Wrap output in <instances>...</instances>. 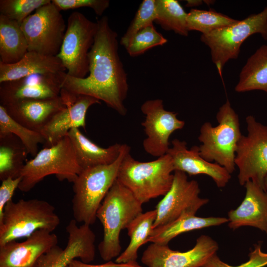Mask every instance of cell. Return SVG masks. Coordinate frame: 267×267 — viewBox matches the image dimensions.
Segmentation results:
<instances>
[{
    "mask_svg": "<svg viewBox=\"0 0 267 267\" xmlns=\"http://www.w3.org/2000/svg\"><path fill=\"white\" fill-rule=\"evenodd\" d=\"M97 23L94 43L88 55L89 76L77 78L65 72L62 89L75 94L94 97L125 116L127 109L124 101L129 85L119 55L118 34L111 28L107 16L102 17Z\"/></svg>",
    "mask_w": 267,
    "mask_h": 267,
    "instance_id": "cell-1",
    "label": "cell"
},
{
    "mask_svg": "<svg viewBox=\"0 0 267 267\" xmlns=\"http://www.w3.org/2000/svg\"><path fill=\"white\" fill-rule=\"evenodd\" d=\"M142 204L117 179L96 213L103 228V237L98 246L100 257L106 262L118 257L121 251L120 234L142 213Z\"/></svg>",
    "mask_w": 267,
    "mask_h": 267,
    "instance_id": "cell-2",
    "label": "cell"
},
{
    "mask_svg": "<svg viewBox=\"0 0 267 267\" xmlns=\"http://www.w3.org/2000/svg\"><path fill=\"white\" fill-rule=\"evenodd\" d=\"M130 147L123 144L120 154L113 163L89 168L73 182L72 209L74 220L89 225L96 221V213L107 192L117 178L121 162Z\"/></svg>",
    "mask_w": 267,
    "mask_h": 267,
    "instance_id": "cell-3",
    "label": "cell"
},
{
    "mask_svg": "<svg viewBox=\"0 0 267 267\" xmlns=\"http://www.w3.org/2000/svg\"><path fill=\"white\" fill-rule=\"evenodd\" d=\"M174 172L168 154L153 161L140 162L129 151L121 162L117 179L143 204L167 193L173 184Z\"/></svg>",
    "mask_w": 267,
    "mask_h": 267,
    "instance_id": "cell-4",
    "label": "cell"
},
{
    "mask_svg": "<svg viewBox=\"0 0 267 267\" xmlns=\"http://www.w3.org/2000/svg\"><path fill=\"white\" fill-rule=\"evenodd\" d=\"M216 119L217 126L206 122L201 127L199 153L206 160L214 161L231 174L235 170L236 151L242 136L239 117L227 100L219 108Z\"/></svg>",
    "mask_w": 267,
    "mask_h": 267,
    "instance_id": "cell-5",
    "label": "cell"
},
{
    "mask_svg": "<svg viewBox=\"0 0 267 267\" xmlns=\"http://www.w3.org/2000/svg\"><path fill=\"white\" fill-rule=\"evenodd\" d=\"M60 222L55 207L46 201L11 200L6 204L0 219V245L27 238L38 230L53 232Z\"/></svg>",
    "mask_w": 267,
    "mask_h": 267,
    "instance_id": "cell-6",
    "label": "cell"
},
{
    "mask_svg": "<svg viewBox=\"0 0 267 267\" xmlns=\"http://www.w3.org/2000/svg\"><path fill=\"white\" fill-rule=\"evenodd\" d=\"M82 171L71 141L66 135L55 145L44 147L27 161L21 172L18 189L27 192L51 175L60 181L73 183Z\"/></svg>",
    "mask_w": 267,
    "mask_h": 267,
    "instance_id": "cell-7",
    "label": "cell"
},
{
    "mask_svg": "<svg viewBox=\"0 0 267 267\" xmlns=\"http://www.w3.org/2000/svg\"><path fill=\"white\" fill-rule=\"evenodd\" d=\"M255 34L267 40V6L261 12L251 14L232 25L202 34L200 39L210 48L212 61L222 77L225 63L237 58L242 43Z\"/></svg>",
    "mask_w": 267,
    "mask_h": 267,
    "instance_id": "cell-8",
    "label": "cell"
},
{
    "mask_svg": "<svg viewBox=\"0 0 267 267\" xmlns=\"http://www.w3.org/2000/svg\"><path fill=\"white\" fill-rule=\"evenodd\" d=\"M97 23L83 13L74 11L69 16L60 51L56 56L67 71L68 75L87 77L89 72V53L97 30Z\"/></svg>",
    "mask_w": 267,
    "mask_h": 267,
    "instance_id": "cell-9",
    "label": "cell"
},
{
    "mask_svg": "<svg viewBox=\"0 0 267 267\" xmlns=\"http://www.w3.org/2000/svg\"><path fill=\"white\" fill-rule=\"evenodd\" d=\"M247 134L242 135L237 145L235 163L239 170V184L251 180L264 190L267 174V126L253 116L246 118Z\"/></svg>",
    "mask_w": 267,
    "mask_h": 267,
    "instance_id": "cell-10",
    "label": "cell"
},
{
    "mask_svg": "<svg viewBox=\"0 0 267 267\" xmlns=\"http://www.w3.org/2000/svg\"><path fill=\"white\" fill-rule=\"evenodd\" d=\"M28 51L49 56L60 51L66 30L63 17L51 1L44 5L21 24Z\"/></svg>",
    "mask_w": 267,
    "mask_h": 267,
    "instance_id": "cell-11",
    "label": "cell"
},
{
    "mask_svg": "<svg viewBox=\"0 0 267 267\" xmlns=\"http://www.w3.org/2000/svg\"><path fill=\"white\" fill-rule=\"evenodd\" d=\"M200 189L195 180H189L186 174L175 171L172 185L157 205V216L152 229L171 222L185 215H195L209 200L199 196Z\"/></svg>",
    "mask_w": 267,
    "mask_h": 267,
    "instance_id": "cell-12",
    "label": "cell"
},
{
    "mask_svg": "<svg viewBox=\"0 0 267 267\" xmlns=\"http://www.w3.org/2000/svg\"><path fill=\"white\" fill-rule=\"evenodd\" d=\"M141 111L145 115L141 123L146 135L142 144L144 150L158 158L167 154L171 135L182 129L185 122L177 118V113L165 110L160 99L145 101L141 106Z\"/></svg>",
    "mask_w": 267,
    "mask_h": 267,
    "instance_id": "cell-13",
    "label": "cell"
},
{
    "mask_svg": "<svg viewBox=\"0 0 267 267\" xmlns=\"http://www.w3.org/2000/svg\"><path fill=\"white\" fill-rule=\"evenodd\" d=\"M218 249L215 240L202 235L195 246L185 252L173 250L168 245L152 243L144 251L141 261L147 267H203Z\"/></svg>",
    "mask_w": 267,
    "mask_h": 267,
    "instance_id": "cell-14",
    "label": "cell"
},
{
    "mask_svg": "<svg viewBox=\"0 0 267 267\" xmlns=\"http://www.w3.org/2000/svg\"><path fill=\"white\" fill-rule=\"evenodd\" d=\"M71 220L66 227L68 240L66 247L58 245L52 247L39 259L37 267H67L74 260L83 262L93 261L95 255V235L90 225Z\"/></svg>",
    "mask_w": 267,
    "mask_h": 267,
    "instance_id": "cell-15",
    "label": "cell"
},
{
    "mask_svg": "<svg viewBox=\"0 0 267 267\" xmlns=\"http://www.w3.org/2000/svg\"><path fill=\"white\" fill-rule=\"evenodd\" d=\"M60 96L66 107L57 113L41 131L45 140L44 147L55 145L72 129L82 128L86 130L88 110L94 104H100V101L94 97L75 94L63 88Z\"/></svg>",
    "mask_w": 267,
    "mask_h": 267,
    "instance_id": "cell-16",
    "label": "cell"
},
{
    "mask_svg": "<svg viewBox=\"0 0 267 267\" xmlns=\"http://www.w3.org/2000/svg\"><path fill=\"white\" fill-rule=\"evenodd\" d=\"M65 73L33 74L0 83V105L4 106L24 99L58 97Z\"/></svg>",
    "mask_w": 267,
    "mask_h": 267,
    "instance_id": "cell-17",
    "label": "cell"
},
{
    "mask_svg": "<svg viewBox=\"0 0 267 267\" xmlns=\"http://www.w3.org/2000/svg\"><path fill=\"white\" fill-rule=\"evenodd\" d=\"M58 238L53 232L37 230L22 242L12 240L0 245V267H37L40 258Z\"/></svg>",
    "mask_w": 267,
    "mask_h": 267,
    "instance_id": "cell-18",
    "label": "cell"
},
{
    "mask_svg": "<svg viewBox=\"0 0 267 267\" xmlns=\"http://www.w3.org/2000/svg\"><path fill=\"white\" fill-rule=\"evenodd\" d=\"M167 154L172 158L175 171L190 176L206 175L210 177L217 186L222 188L231 178L230 174L216 163L209 162L200 155L199 146H193L188 149L185 141L176 138L171 141Z\"/></svg>",
    "mask_w": 267,
    "mask_h": 267,
    "instance_id": "cell-19",
    "label": "cell"
},
{
    "mask_svg": "<svg viewBox=\"0 0 267 267\" xmlns=\"http://www.w3.org/2000/svg\"><path fill=\"white\" fill-rule=\"evenodd\" d=\"M244 186L246 194L242 203L228 213V227L234 230L250 226L267 234V191L251 180Z\"/></svg>",
    "mask_w": 267,
    "mask_h": 267,
    "instance_id": "cell-20",
    "label": "cell"
},
{
    "mask_svg": "<svg viewBox=\"0 0 267 267\" xmlns=\"http://www.w3.org/2000/svg\"><path fill=\"white\" fill-rule=\"evenodd\" d=\"M3 107L16 121L41 133L51 119L66 105L60 96L51 99H24Z\"/></svg>",
    "mask_w": 267,
    "mask_h": 267,
    "instance_id": "cell-21",
    "label": "cell"
},
{
    "mask_svg": "<svg viewBox=\"0 0 267 267\" xmlns=\"http://www.w3.org/2000/svg\"><path fill=\"white\" fill-rule=\"evenodd\" d=\"M66 71L57 56L28 51L23 58L16 63L5 64L0 62V83L33 74H58Z\"/></svg>",
    "mask_w": 267,
    "mask_h": 267,
    "instance_id": "cell-22",
    "label": "cell"
},
{
    "mask_svg": "<svg viewBox=\"0 0 267 267\" xmlns=\"http://www.w3.org/2000/svg\"><path fill=\"white\" fill-rule=\"evenodd\" d=\"M73 146L79 164L83 170L110 164L119 156L123 144L115 143L107 148L96 144L84 135L79 128L67 134Z\"/></svg>",
    "mask_w": 267,
    "mask_h": 267,
    "instance_id": "cell-23",
    "label": "cell"
},
{
    "mask_svg": "<svg viewBox=\"0 0 267 267\" xmlns=\"http://www.w3.org/2000/svg\"><path fill=\"white\" fill-rule=\"evenodd\" d=\"M228 222L224 217H200L185 215L166 224L152 229L148 242L168 245L173 238L182 233L203 228L218 226Z\"/></svg>",
    "mask_w": 267,
    "mask_h": 267,
    "instance_id": "cell-24",
    "label": "cell"
},
{
    "mask_svg": "<svg viewBox=\"0 0 267 267\" xmlns=\"http://www.w3.org/2000/svg\"><path fill=\"white\" fill-rule=\"evenodd\" d=\"M28 51L27 41L21 25L0 14V62L16 63Z\"/></svg>",
    "mask_w": 267,
    "mask_h": 267,
    "instance_id": "cell-25",
    "label": "cell"
},
{
    "mask_svg": "<svg viewBox=\"0 0 267 267\" xmlns=\"http://www.w3.org/2000/svg\"><path fill=\"white\" fill-rule=\"evenodd\" d=\"M28 154L24 144L15 135H0V180L20 177Z\"/></svg>",
    "mask_w": 267,
    "mask_h": 267,
    "instance_id": "cell-26",
    "label": "cell"
},
{
    "mask_svg": "<svg viewBox=\"0 0 267 267\" xmlns=\"http://www.w3.org/2000/svg\"><path fill=\"white\" fill-rule=\"evenodd\" d=\"M253 90L267 93V45L261 46L248 59L235 87L238 92Z\"/></svg>",
    "mask_w": 267,
    "mask_h": 267,
    "instance_id": "cell-27",
    "label": "cell"
},
{
    "mask_svg": "<svg viewBox=\"0 0 267 267\" xmlns=\"http://www.w3.org/2000/svg\"><path fill=\"white\" fill-rule=\"evenodd\" d=\"M157 216L155 209L142 213L127 228L130 242L126 249L116 258L115 262L126 263L136 262L138 250L148 242Z\"/></svg>",
    "mask_w": 267,
    "mask_h": 267,
    "instance_id": "cell-28",
    "label": "cell"
},
{
    "mask_svg": "<svg viewBox=\"0 0 267 267\" xmlns=\"http://www.w3.org/2000/svg\"><path fill=\"white\" fill-rule=\"evenodd\" d=\"M157 13L155 22L165 30L173 31L175 33L187 36L186 13L178 0H155Z\"/></svg>",
    "mask_w": 267,
    "mask_h": 267,
    "instance_id": "cell-29",
    "label": "cell"
},
{
    "mask_svg": "<svg viewBox=\"0 0 267 267\" xmlns=\"http://www.w3.org/2000/svg\"><path fill=\"white\" fill-rule=\"evenodd\" d=\"M12 134L17 136L27 149L28 154L34 157L39 152L40 144L45 142L42 134L30 130L13 119L5 108L0 105V135Z\"/></svg>",
    "mask_w": 267,
    "mask_h": 267,
    "instance_id": "cell-30",
    "label": "cell"
},
{
    "mask_svg": "<svg viewBox=\"0 0 267 267\" xmlns=\"http://www.w3.org/2000/svg\"><path fill=\"white\" fill-rule=\"evenodd\" d=\"M238 20L214 10L192 9L187 13V24L189 31H197L202 34L230 26Z\"/></svg>",
    "mask_w": 267,
    "mask_h": 267,
    "instance_id": "cell-31",
    "label": "cell"
},
{
    "mask_svg": "<svg viewBox=\"0 0 267 267\" xmlns=\"http://www.w3.org/2000/svg\"><path fill=\"white\" fill-rule=\"evenodd\" d=\"M167 41L156 30L153 24L137 32L133 37L126 49L131 56L135 57L143 54L152 47L163 45Z\"/></svg>",
    "mask_w": 267,
    "mask_h": 267,
    "instance_id": "cell-32",
    "label": "cell"
},
{
    "mask_svg": "<svg viewBox=\"0 0 267 267\" xmlns=\"http://www.w3.org/2000/svg\"><path fill=\"white\" fill-rule=\"evenodd\" d=\"M51 1L50 0H0V14L21 25L33 11Z\"/></svg>",
    "mask_w": 267,
    "mask_h": 267,
    "instance_id": "cell-33",
    "label": "cell"
},
{
    "mask_svg": "<svg viewBox=\"0 0 267 267\" xmlns=\"http://www.w3.org/2000/svg\"><path fill=\"white\" fill-rule=\"evenodd\" d=\"M156 17L155 0H143L126 33L121 38L120 44L126 48L133 37L141 29L153 25Z\"/></svg>",
    "mask_w": 267,
    "mask_h": 267,
    "instance_id": "cell-34",
    "label": "cell"
},
{
    "mask_svg": "<svg viewBox=\"0 0 267 267\" xmlns=\"http://www.w3.org/2000/svg\"><path fill=\"white\" fill-rule=\"evenodd\" d=\"M262 244L258 243L249 254L246 262L237 266H230L222 261L217 254L211 258L203 267H263L267 266V253L262 250Z\"/></svg>",
    "mask_w": 267,
    "mask_h": 267,
    "instance_id": "cell-35",
    "label": "cell"
},
{
    "mask_svg": "<svg viewBox=\"0 0 267 267\" xmlns=\"http://www.w3.org/2000/svg\"><path fill=\"white\" fill-rule=\"evenodd\" d=\"M51 2L60 11L89 7L98 16H101L110 4L108 0H52Z\"/></svg>",
    "mask_w": 267,
    "mask_h": 267,
    "instance_id": "cell-36",
    "label": "cell"
},
{
    "mask_svg": "<svg viewBox=\"0 0 267 267\" xmlns=\"http://www.w3.org/2000/svg\"><path fill=\"white\" fill-rule=\"evenodd\" d=\"M21 177L8 178L2 181L0 186V219L2 217L6 204L12 200L13 195L18 187Z\"/></svg>",
    "mask_w": 267,
    "mask_h": 267,
    "instance_id": "cell-37",
    "label": "cell"
},
{
    "mask_svg": "<svg viewBox=\"0 0 267 267\" xmlns=\"http://www.w3.org/2000/svg\"><path fill=\"white\" fill-rule=\"evenodd\" d=\"M67 267H143L137 262L126 263H118L111 261L99 265H92L86 263L81 260L75 259Z\"/></svg>",
    "mask_w": 267,
    "mask_h": 267,
    "instance_id": "cell-38",
    "label": "cell"
},
{
    "mask_svg": "<svg viewBox=\"0 0 267 267\" xmlns=\"http://www.w3.org/2000/svg\"><path fill=\"white\" fill-rule=\"evenodd\" d=\"M187 3L185 6L186 7H192L199 6L202 3V1L201 0H186Z\"/></svg>",
    "mask_w": 267,
    "mask_h": 267,
    "instance_id": "cell-39",
    "label": "cell"
},
{
    "mask_svg": "<svg viewBox=\"0 0 267 267\" xmlns=\"http://www.w3.org/2000/svg\"><path fill=\"white\" fill-rule=\"evenodd\" d=\"M264 184L265 191H267V174L265 177L264 180Z\"/></svg>",
    "mask_w": 267,
    "mask_h": 267,
    "instance_id": "cell-40",
    "label": "cell"
}]
</instances>
